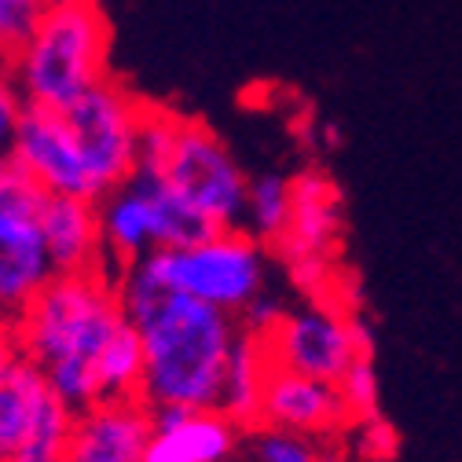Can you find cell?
I'll use <instances>...</instances> for the list:
<instances>
[{
	"label": "cell",
	"mask_w": 462,
	"mask_h": 462,
	"mask_svg": "<svg viewBox=\"0 0 462 462\" xmlns=\"http://www.w3.org/2000/svg\"><path fill=\"white\" fill-rule=\"evenodd\" d=\"M114 282L125 319L140 330L143 345L140 400L151 411L220 408L224 374L243 334L239 319L169 291L143 257L122 268Z\"/></svg>",
	"instance_id": "obj_1"
},
{
	"label": "cell",
	"mask_w": 462,
	"mask_h": 462,
	"mask_svg": "<svg viewBox=\"0 0 462 462\" xmlns=\"http://www.w3.org/2000/svg\"><path fill=\"white\" fill-rule=\"evenodd\" d=\"M129 327L118 282L110 272L55 275L19 316L15 337L23 360L33 364L67 408L88 411L103 403V364Z\"/></svg>",
	"instance_id": "obj_2"
},
{
	"label": "cell",
	"mask_w": 462,
	"mask_h": 462,
	"mask_svg": "<svg viewBox=\"0 0 462 462\" xmlns=\"http://www.w3.org/2000/svg\"><path fill=\"white\" fill-rule=\"evenodd\" d=\"M136 172L162 180L217 227L243 224L250 177L239 158L227 151V143L199 118L165 106H147Z\"/></svg>",
	"instance_id": "obj_3"
},
{
	"label": "cell",
	"mask_w": 462,
	"mask_h": 462,
	"mask_svg": "<svg viewBox=\"0 0 462 462\" xmlns=\"http://www.w3.org/2000/svg\"><path fill=\"white\" fill-rule=\"evenodd\" d=\"M110 74V19L99 0L44 8L8 55V78L30 106L63 110Z\"/></svg>",
	"instance_id": "obj_4"
},
{
	"label": "cell",
	"mask_w": 462,
	"mask_h": 462,
	"mask_svg": "<svg viewBox=\"0 0 462 462\" xmlns=\"http://www.w3.org/2000/svg\"><path fill=\"white\" fill-rule=\"evenodd\" d=\"M143 261L169 291L236 319L268 294V250L243 227H220L184 250H151Z\"/></svg>",
	"instance_id": "obj_5"
},
{
	"label": "cell",
	"mask_w": 462,
	"mask_h": 462,
	"mask_svg": "<svg viewBox=\"0 0 462 462\" xmlns=\"http://www.w3.org/2000/svg\"><path fill=\"white\" fill-rule=\"evenodd\" d=\"M63 118L78 140L85 169L96 188V202L136 177L140 136L147 122V103L114 74L63 106Z\"/></svg>",
	"instance_id": "obj_6"
},
{
	"label": "cell",
	"mask_w": 462,
	"mask_h": 462,
	"mask_svg": "<svg viewBox=\"0 0 462 462\" xmlns=\"http://www.w3.org/2000/svg\"><path fill=\"white\" fill-rule=\"evenodd\" d=\"M264 349L275 367L341 382L356 360H374V330L367 319L341 305L286 309L282 319L264 334Z\"/></svg>",
	"instance_id": "obj_7"
},
{
	"label": "cell",
	"mask_w": 462,
	"mask_h": 462,
	"mask_svg": "<svg viewBox=\"0 0 462 462\" xmlns=\"http://www.w3.org/2000/svg\"><path fill=\"white\" fill-rule=\"evenodd\" d=\"M12 162L44 195H67V199L96 202L92 177L85 169V158L78 151V140L63 118V110L26 103L19 129H15Z\"/></svg>",
	"instance_id": "obj_8"
},
{
	"label": "cell",
	"mask_w": 462,
	"mask_h": 462,
	"mask_svg": "<svg viewBox=\"0 0 462 462\" xmlns=\"http://www.w3.org/2000/svg\"><path fill=\"white\" fill-rule=\"evenodd\" d=\"M345 227V202L337 184L323 169H301L291 177V220H286L282 236L272 243V254L291 264L301 257H330L337 254Z\"/></svg>",
	"instance_id": "obj_9"
},
{
	"label": "cell",
	"mask_w": 462,
	"mask_h": 462,
	"mask_svg": "<svg viewBox=\"0 0 462 462\" xmlns=\"http://www.w3.org/2000/svg\"><path fill=\"white\" fill-rule=\"evenodd\" d=\"M349 422H353V415L345 408L341 389L334 382L298 374V371H286V367L272 364L268 382H264V396H261V426L264 430L316 437V433L341 430Z\"/></svg>",
	"instance_id": "obj_10"
},
{
	"label": "cell",
	"mask_w": 462,
	"mask_h": 462,
	"mask_svg": "<svg viewBox=\"0 0 462 462\" xmlns=\"http://www.w3.org/2000/svg\"><path fill=\"white\" fill-rule=\"evenodd\" d=\"M154 411L136 400H106L74 415L67 462H143Z\"/></svg>",
	"instance_id": "obj_11"
},
{
	"label": "cell",
	"mask_w": 462,
	"mask_h": 462,
	"mask_svg": "<svg viewBox=\"0 0 462 462\" xmlns=\"http://www.w3.org/2000/svg\"><path fill=\"white\" fill-rule=\"evenodd\" d=\"M51 279L55 264L41 236L37 209L0 220V319L15 327Z\"/></svg>",
	"instance_id": "obj_12"
},
{
	"label": "cell",
	"mask_w": 462,
	"mask_h": 462,
	"mask_svg": "<svg viewBox=\"0 0 462 462\" xmlns=\"http://www.w3.org/2000/svg\"><path fill=\"white\" fill-rule=\"evenodd\" d=\"M246 430L220 408H165L154 411L143 462H224Z\"/></svg>",
	"instance_id": "obj_13"
},
{
	"label": "cell",
	"mask_w": 462,
	"mask_h": 462,
	"mask_svg": "<svg viewBox=\"0 0 462 462\" xmlns=\"http://www.w3.org/2000/svg\"><path fill=\"white\" fill-rule=\"evenodd\" d=\"M37 224L55 264V275L106 272V250L99 231V209L88 199L44 195L37 206Z\"/></svg>",
	"instance_id": "obj_14"
},
{
	"label": "cell",
	"mask_w": 462,
	"mask_h": 462,
	"mask_svg": "<svg viewBox=\"0 0 462 462\" xmlns=\"http://www.w3.org/2000/svg\"><path fill=\"white\" fill-rule=\"evenodd\" d=\"M99 231H103V250H106V272L118 275L122 268L136 264L154 250L151 239V195L147 184L136 172L122 188L106 191L99 202Z\"/></svg>",
	"instance_id": "obj_15"
},
{
	"label": "cell",
	"mask_w": 462,
	"mask_h": 462,
	"mask_svg": "<svg viewBox=\"0 0 462 462\" xmlns=\"http://www.w3.org/2000/svg\"><path fill=\"white\" fill-rule=\"evenodd\" d=\"M51 400L55 393L44 382V374L23 360L12 371V378L0 385V462H12L26 448V440L48 415Z\"/></svg>",
	"instance_id": "obj_16"
},
{
	"label": "cell",
	"mask_w": 462,
	"mask_h": 462,
	"mask_svg": "<svg viewBox=\"0 0 462 462\" xmlns=\"http://www.w3.org/2000/svg\"><path fill=\"white\" fill-rule=\"evenodd\" d=\"M268 371H272V356L264 349V337L243 330L236 341V353H231L227 374H224L220 411L250 433L261 426V396H264Z\"/></svg>",
	"instance_id": "obj_17"
},
{
	"label": "cell",
	"mask_w": 462,
	"mask_h": 462,
	"mask_svg": "<svg viewBox=\"0 0 462 462\" xmlns=\"http://www.w3.org/2000/svg\"><path fill=\"white\" fill-rule=\"evenodd\" d=\"M140 177H143L147 195H151V239H154V250H184V246H195V243L209 239L213 231H220L188 199H180L177 191H169L162 180L147 177V172H140Z\"/></svg>",
	"instance_id": "obj_18"
},
{
	"label": "cell",
	"mask_w": 462,
	"mask_h": 462,
	"mask_svg": "<svg viewBox=\"0 0 462 462\" xmlns=\"http://www.w3.org/2000/svg\"><path fill=\"white\" fill-rule=\"evenodd\" d=\"M286 220H291V177L268 172V177L250 180L246 209H243V224H239L246 236L272 246L282 236Z\"/></svg>",
	"instance_id": "obj_19"
},
{
	"label": "cell",
	"mask_w": 462,
	"mask_h": 462,
	"mask_svg": "<svg viewBox=\"0 0 462 462\" xmlns=\"http://www.w3.org/2000/svg\"><path fill=\"white\" fill-rule=\"evenodd\" d=\"M70 430H74V411L55 396L48 415L41 419V426L33 430V437L26 440V448L12 462H67Z\"/></svg>",
	"instance_id": "obj_20"
},
{
	"label": "cell",
	"mask_w": 462,
	"mask_h": 462,
	"mask_svg": "<svg viewBox=\"0 0 462 462\" xmlns=\"http://www.w3.org/2000/svg\"><path fill=\"white\" fill-rule=\"evenodd\" d=\"M337 389H341V400H345V408H349L353 422H364V419L382 415V411H378L382 389H378V371H374V360H356L349 371L341 374Z\"/></svg>",
	"instance_id": "obj_21"
},
{
	"label": "cell",
	"mask_w": 462,
	"mask_h": 462,
	"mask_svg": "<svg viewBox=\"0 0 462 462\" xmlns=\"http://www.w3.org/2000/svg\"><path fill=\"white\" fill-rule=\"evenodd\" d=\"M254 451L257 462H319V451L312 448L309 437L301 433H286V430H254Z\"/></svg>",
	"instance_id": "obj_22"
},
{
	"label": "cell",
	"mask_w": 462,
	"mask_h": 462,
	"mask_svg": "<svg viewBox=\"0 0 462 462\" xmlns=\"http://www.w3.org/2000/svg\"><path fill=\"white\" fill-rule=\"evenodd\" d=\"M44 199V191L26 177V172L8 158L0 162V220L12 217V213H30L37 209Z\"/></svg>",
	"instance_id": "obj_23"
},
{
	"label": "cell",
	"mask_w": 462,
	"mask_h": 462,
	"mask_svg": "<svg viewBox=\"0 0 462 462\" xmlns=\"http://www.w3.org/2000/svg\"><path fill=\"white\" fill-rule=\"evenodd\" d=\"M41 12L44 8L37 5V0H0V48L12 55L33 33Z\"/></svg>",
	"instance_id": "obj_24"
},
{
	"label": "cell",
	"mask_w": 462,
	"mask_h": 462,
	"mask_svg": "<svg viewBox=\"0 0 462 462\" xmlns=\"http://www.w3.org/2000/svg\"><path fill=\"white\" fill-rule=\"evenodd\" d=\"M23 110H26V99L19 96V88L12 85L8 74H0V162H8V158H12L15 129H19Z\"/></svg>",
	"instance_id": "obj_25"
},
{
	"label": "cell",
	"mask_w": 462,
	"mask_h": 462,
	"mask_svg": "<svg viewBox=\"0 0 462 462\" xmlns=\"http://www.w3.org/2000/svg\"><path fill=\"white\" fill-rule=\"evenodd\" d=\"M360 451H364L371 462H389V458L400 451V433H396L393 422L382 419V415L364 419V422H360Z\"/></svg>",
	"instance_id": "obj_26"
},
{
	"label": "cell",
	"mask_w": 462,
	"mask_h": 462,
	"mask_svg": "<svg viewBox=\"0 0 462 462\" xmlns=\"http://www.w3.org/2000/svg\"><path fill=\"white\" fill-rule=\"evenodd\" d=\"M23 364V349H19V337H15V327L0 319V385L12 378V371Z\"/></svg>",
	"instance_id": "obj_27"
},
{
	"label": "cell",
	"mask_w": 462,
	"mask_h": 462,
	"mask_svg": "<svg viewBox=\"0 0 462 462\" xmlns=\"http://www.w3.org/2000/svg\"><path fill=\"white\" fill-rule=\"evenodd\" d=\"M41 8H60V5H70V0H37Z\"/></svg>",
	"instance_id": "obj_28"
},
{
	"label": "cell",
	"mask_w": 462,
	"mask_h": 462,
	"mask_svg": "<svg viewBox=\"0 0 462 462\" xmlns=\"http://www.w3.org/2000/svg\"><path fill=\"white\" fill-rule=\"evenodd\" d=\"M0 74H8V51L0 48Z\"/></svg>",
	"instance_id": "obj_29"
}]
</instances>
